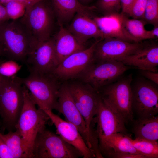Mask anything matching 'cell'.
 <instances>
[{"mask_svg": "<svg viewBox=\"0 0 158 158\" xmlns=\"http://www.w3.org/2000/svg\"><path fill=\"white\" fill-rule=\"evenodd\" d=\"M154 84L140 80L132 86V110L138 118L152 117L158 113V89Z\"/></svg>", "mask_w": 158, "mask_h": 158, "instance_id": "30bf717a", "label": "cell"}, {"mask_svg": "<svg viewBox=\"0 0 158 158\" xmlns=\"http://www.w3.org/2000/svg\"><path fill=\"white\" fill-rule=\"evenodd\" d=\"M150 39L157 38L158 37V26H154L152 30H148Z\"/></svg>", "mask_w": 158, "mask_h": 158, "instance_id": "8d00e7d4", "label": "cell"}, {"mask_svg": "<svg viewBox=\"0 0 158 158\" xmlns=\"http://www.w3.org/2000/svg\"><path fill=\"white\" fill-rule=\"evenodd\" d=\"M9 19L5 6L0 4V25Z\"/></svg>", "mask_w": 158, "mask_h": 158, "instance_id": "e575fe53", "label": "cell"}, {"mask_svg": "<svg viewBox=\"0 0 158 158\" xmlns=\"http://www.w3.org/2000/svg\"><path fill=\"white\" fill-rule=\"evenodd\" d=\"M49 116L56 129L57 134L67 142L77 148L82 154L83 158L95 157L88 147L77 127L72 123L62 119L52 111L42 109Z\"/></svg>", "mask_w": 158, "mask_h": 158, "instance_id": "2e32d148", "label": "cell"}, {"mask_svg": "<svg viewBox=\"0 0 158 158\" xmlns=\"http://www.w3.org/2000/svg\"><path fill=\"white\" fill-rule=\"evenodd\" d=\"M128 136L126 134L117 133L99 139L98 148L103 158H112L125 153L141 154L133 147Z\"/></svg>", "mask_w": 158, "mask_h": 158, "instance_id": "ac0fdd59", "label": "cell"}, {"mask_svg": "<svg viewBox=\"0 0 158 158\" xmlns=\"http://www.w3.org/2000/svg\"><path fill=\"white\" fill-rule=\"evenodd\" d=\"M145 42H131L115 38L101 39L94 53V63L121 61L141 48Z\"/></svg>", "mask_w": 158, "mask_h": 158, "instance_id": "8fae6325", "label": "cell"}, {"mask_svg": "<svg viewBox=\"0 0 158 158\" xmlns=\"http://www.w3.org/2000/svg\"><path fill=\"white\" fill-rule=\"evenodd\" d=\"M0 135L7 145L13 158H29L23 139L16 130Z\"/></svg>", "mask_w": 158, "mask_h": 158, "instance_id": "cb8c5ba5", "label": "cell"}, {"mask_svg": "<svg viewBox=\"0 0 158 158\" xmlns=\"http://www.w3.org/2000/svg\"><path fill=\"white\" fill-rule=\"evenodd\" d=\"M25 63L30 73L51 74L59 64L55 51L54 37L37 45L28 56Z\"/></svg>", "mask_w": 158, "mask_h": 158, "instance_id": "9a60e30c", "label": "cell"}, {"mask_svg": "<svg viewBox=\"0 0 158 158\" xmlns=\"http://www.w3.org/2000/svg\"><path fill=\"white\" fill-rule=\"evenodd\" d=\"M129 67L120 61L93 63L78 78L90 85L98 92L119 78Z\"/></svg>", "mask_w": 158, "mask_h": 158, "instance_id": "9c48e42d", "label": "cell"}, {"mask_svg": "<svg viewBox=\"0 0 158 158\" xmlns=\"http://www.w3.org/2000/svg\"><path fill=\"white\" fill-rule=\"evenodd\" d=\"M93 123L95 134L98 140L114 133H127L124 122L99 95Z\"/></svg>", "mask_w": 158, "mask_h": 158, "instance_id": "5bb4252c", "label": "cell"}, {"mask_svg": "<svg viewBox=\"0 0 158 158\" xmlns=\"http://www.w3.org/2000/svg\"><path fill=\"white\" fill-rule=\"evenodd\" d=\"M2 56V51H1V47L0 44V57Z\"/></svg>", "mask_w": 158, "mask_h": 158, "instance_id": "f35d334b", "label": "cell"}, {"mask_svg": "<svg viewBox=\"0 0 158 158\" xmlns=\"http://www.w3.org/2000/svg\"><path fill=\"white\" fill-rule=\"evenodd\" d=\"M23 93V106L15 129L23 139L29 158H32L35 140L39 133L46 128L50 119L44 110L36 108V104L24 85Z\"/></svg>", "mask_w": 158, "mask_h": 158, "instance_id": "7a4b0ae2", "label": "cell"}, {"mask_svg": "<svg viewBox=\"0 0 158 158\" xmlns=\"http://www.w3.org/2000/svg\"><path fill=\"white\" fill-rule=\"evenodd\" d=\"M128 138L132 145L140 154L147 158H158V142H154L143 139Z\"/></svg>", "mask_w": 158, "mask_h": 158, "instance_id": "484cf974", "label": "cell"}, {"mask_svg": "<svg viewBox=\"0 0 158 158\" xmlns=\"http://www.w3.org/2000/svg\"><path fill=\"white\" fill-rule=\"evenodd\" d=\"M68 86L75 105L85 121L93 143L96 144L97 139L93 120L96 113L99 93L90 85L82 81L68 83Z\"/></svg>", "mask_w": 158, "mask_h": 158, "instance_id": "ba28073f", "label": "cell"}, {"mask_svg": "<svg viewBox=\"0 0 158 158\" xmlns=\"http://www.w3.org/2000/svg\"><path fill=\"white\" fill-rule=\"evenodd\" d=\"M23 84L22 78L16 75L1 77L0 83V115L5 129L13 131L23 104Z\"/></svg>", "mask_w": 158, "mask_h": 158, "instance_id": "3957f363", "label": "cell"}, {"mask_svg": "<svg viewBox=\"0 0 158 158\" xmlns=\"http://www.w3.org/2000/svg\"><path fill=\"white\" fill-rule=\"evenodd\" d=\"M42 0H0V4L4 5L8 2L11 1H15L23 3L26 4L27 6Z\"/></svg>", "mask_w": 158, "mask_h": 158, "instance_id": "d590c367", "label": "cell"}, {"mask_svg": "<svg viewBox=\"0 0 158 158\" xmlns=\"http://www.w3.org/2000/svg\"><path fill=\"white\" fill-rule=\"evenodd\" d=\"M55 109L63 115L66 121L75 126L88 147L95 153L96 150L85 121L75 105L67 83L60 85Z\"/></svg>", "mask_w": 158, "mask_h": 158, "instance_id": "4fadbf2b", "label": "cell"}, {"mask_svg": "<svg viewBox=\"0 0 158 158\" xmlns=\"http://www.w3.org/2000/svg\"><path fill=\"white\" fill-rule=\"evenodd\" d=\"M94 0H78L79 2L85 6H88L89 4Z\"/></svg>", "mask_w": 158, "mask_h": 158, "instance_id": "74e56055", "label": "cell"}, {"mask_svg": "<svg viewBox=\"0 0 158 158\" xmlns=\"http://www.w3.org/2000/svg\"><path fill=\"white\" fill-rule=\"evenodd\" d=\"M135 0H120L121 13L124 14L127 13Z\"/></svg>", "mask_w": 158, "mask_h": 158, "instance_id": "836d02e7", "label": "cell"}, {"mask_svg": "<svg viewBox=\"0 0 158 158\" xmlns=\"http://www.w3.org/2000/svg\"><path fill=\"white\" fill-rule=\"evenodd\" d=\"M123 23L125 28L134 42H139L149 39L148 30L145 28L147 23L142 19H130L124 14Z\"/></svg>", "mask_w": 158, "mask_h": 158, "instance_id": "d4e9b609", "label": "cell"}, {"mask_svg": "<svg viewBox=\"0 0 158 158\" xmlns=\"http://www.w3.org/2000/svg\"><path fill=\"white\" fill-rule=\"evenodd\" d=\"M141 75L156 85H158V73L148 71L141 70Z\"/></svg>", "mask_w": 158, "mask_h": 158, "instance_id": "d6a6232c", "label": "cell"}, {"mask_svg": "<svg viewBox=\"0 0 158 158\" xmlns=\"http://www.w3.org/2000/svg\"><path fill=\"white\" fill-rule=\"evenodd\" d=\"M147 0H135L127 14L134 18L142 19Z\"/></svg>", "mask_w": 158, "mask_h": 158, "instance_id": "4dcf8cb0", "label": "cell"}, {"mask_svg": "<svg viewBox=\"0 0 158 158\" xmlns=\"http://www.w3.org/2000/svg\"><path fill=\"white\" fill-rule=\"evenodd\" d=\"M132 75L130 74L101 89L98 93L103 100L124 122H132Z\"/></svg>", "mask_w": 158, "mask_h": 158, "instance_id": "5b68a950", "label": "cell"}, {"mask_svg": "<svg viewBox=\"0 0 158 158\" xmlns=\"http://www.w3.org/2000/svg\"><path fill=\"white\" fill-rule=\"evenodd\" d=\"M59 30L54 37L56 56L59 63L71 54L85 49V45L79 43L67 28L59 25Z\"/></svg>", "mask_w": 158, "mask_h": 158, "instance_id": "7402d4cb", "label": "cell"}, {"mask_svg": "<svg viewBox=\"0 0 158 158\" xmlns=\"http://www.w3.org/2000/svg\"><path fill=\"white\" fill-rule=\"evenodd\" d=\"M132 132L135 138L158 142V116L137 118L132 122Z\"/></svg>", "mask_w": 158, "mask_h": 158, "instance_id": "603a6c76", "label": "cell"}, {"mask_svg": "<svg viewBox=\"0 0 158 158\" xmlns=\"http://www.w3.org/2000/svg\"><path fill=\"white\" fill-rule=\"evenodd\" d=\"M1 77L0 76V82H1Z\"/></svg>", "mask_w": 158, "mask_h": 158, "instance_id": "ab89813d", "label": "cell"}, {"mask_svg": "<svg viewBox=\"0 0 158 158\" xmlns=\"http://www.w3.org/2000/svg\"><path fill=\"white\" fill-rule=\"evenodd\" d=\"M22 66L15 61L0 60V76L1 77L10 78L16 75L20 70Z\"/></svg>", "mask_w": 158, "mask_h": 158, "instance_id": "f546056e", "label": "cell"}, {"mask_svg": "<svg viewBox=\"0 0 158 158\" xmlns=\"http://www.w3.org/2000/svg\"><path fill=\"white\" fill-rule=\"evenodd\" d=\"M10 19H19L24 15L27 6L25 4L15 1H10L4 5Z\"/></svg>", "mask_w": 158, "mask_h": 158, "instance_id": "f1b7e54d", "label": "cell"}, {"mask_svg": "<svg viewBox=\"0 0 158 158\" xmlns=\"http://www.w3.org/2000/svg\"><path fill=\"white\" fill-rule=\"evenodd\" d=\"M101 39H97L89 47L75 52L65 59L51 74L59 80L78 78L94 63L95 49Z\"/></svg>", "mask_w": 158, "mask_h": 158, "instance_id": "7c38bea8", "label": "cell"}, {"mask_svg": "<svg viewBox=\"0 0 158 158\" xmlns=\"http://www.w3.org/2000/svg\"><path fill=\"white\" fill-rule=\"evenodd\" d=\"M58 79L52 74L30 73L22 78L23 85L39 108L52 111L56 108L60 85Z\"/></svg>", "mask_w": 158, "mask_h": 158, "instance_id": "8992f818", "label": "cell"}, {"mask_svg": "<svg viewBox=\"0 0 158 158\" xmlns=\"http://www.w3.org/2000/svg\"><path fill=\"white\" fill-rule=\"evenodd\" d=\"M50 0L59 25H63L68 23L78 13H84L93 16V11L96 10L94 6H84L78 0Z\"/></svg>", "mask_w": 158, "mask_h": 158, "instance_id": "44dd1931", "label": "cell"}, {"mask_svg": "<svg viewBox=\"0 0 158 158\" xmlns=\"http://www.w3.org/2000/svg\"><path fill=\"white\" fill-rule=\"evenodd\" d=\"M121 62L126 66L140 70L157 72L158 65V45L155 43H145L135 53L123 59Z\"/></svg>", "mask_w": 158, "mask_h": 158, "instance_id": "d6986e66", "label": "cell"}, {"mask_svg": "<svg viewBox=\"0 0 158 158\" xmlns=\"http://www.w3.org/2000/svg\"><path fill=\"white\" fill-rule=\"evenodd\" d=\"M55 15L50 0H42L26 7L20 20L30 32L36 47L51 37Z\"/></svg>", "mask_w": 158, "mask_h": 158, "instance_id": "277c9868", "label": "cell"}, {"mask_svg": "<svg viewBox=\"0 0 158 158\" xmlns=\"http://www.w3.org/2000/svg\"><path fill=\"white\" fill-rule=\"evenodd\" d=\"M93 16L85 13H78L75 15L67 28L81 44L84 45L88 40L92 38H104Z\"/></svg>", "mask_w": 158, "mask_h": 158, "instance_id": "e0dca14e", "label": "cell"}, {"mask_svg": "<svg viewBox=\"0 0 158 158\" xmlns=\"http://www.w3.org/2000/svg\"><path fill=\"white\" fill-rule=\"evenodd\" d=\"M123 16L122 13H115L100 17L93 16L92 18L103 34L104 38L111 37L134 42L124 27Z\"/></svg>", "mask_w": 158, "mask_h": 158, "instance_id": "ffe728a7", "label": "cell"}, {"mask_svg": "<svg viewBox=\"0 0 158 158\" xmlns=\"http://www.w3.org/2000/svg\"><path fill=\"white\" fill-rule=\"evenodd\" d=\"M8 20L0 25L2 56L9 60L25 63L36 45L29 31L20 18Z\"/></svg>", "mask_w": 158, "mask_h": 158, "instance_id": "6da1fadb", "label": "cell"}, {"mask_svg": "<svg viewBox=\"0 0 158 158\" xmlns=\"http://www.w3.org/2000/svg\"><path fill=\"white\" fill-rule=\"evenodd\" d=\"M94 6L104 16L119 13L121 9L120 0H97Z\"/></svg>", "mask_w": 158, "mask_h": 158, "instance_id": "4316f807", "label": "cell"}, {"mask_svg": "<svg viewBox=\"0 0 158 158\" xmlns=\"http://www.w3.org/2000/svg\"><path fill=\"white\" fill-rule=\"evenodd\" d=\"M142 19L154 27L158 26V0H147Z\"/></svg>", "mask_w": 158, "mask_h": 158, "instance_id": "83f0119b", "label": "cell"}, {"mask_svg": "<svg viewBox=\"0 0 158 158\" xmlns=\"http://www.w3.org/2000/svg\"><path fill=\"white\" fill-rule=\"evenodd\" d=\"M0 158H13L7 145L0 135Z\"/></svg>", "mask_w": 158, "mask_h": 158, "instance_id": "1f68e13d", "label": "cell"}, {"mask_svg": "<svg viewBox=\"0 0 158 158\" xmlns=\"http://www.w3.org/2000/svg\"><path fill=\"white\" fill-rule=\"evenodd\" d=\"M32 158H78L81 152L60 136L46 128L37 135L33 145Z\"/></svg>", "mask_w": 158, "mask_h": 158, "instance_id": "52a82bcc", "label": "cell"}]
</instances>
